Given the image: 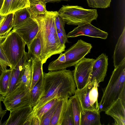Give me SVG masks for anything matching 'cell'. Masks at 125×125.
<instances>
[{
	"instance_id": "obj_16",
	"label": "cell",
	"mask_w": 125,
	"mask_h": 125,
	"mask_svg": "<svg viewBox=\"0 0 125 125\" xmlns=\"http://www.w3.org/2000/svg\"><path fill=\"white\" fill-rule=\"evenodd\" d=\"M29 6V0H4L0 14L6 16Z\"/></svg>"
},
{
	"instance_id": "obj_37",
	"label": "cell",
	"mask_w": 125,
	"mask_h": 125,
	"mask_svg": "<svg viewBox=\"0 0 125 125\" xmlns=\"http://www.w3.org/2000/svg\"><path fill=\"white\" fill-rule=\"evenodd\" d=\"M41 121L38 117L34 115L33 119L31 125H40Z\"/></svg>"
},
{
	"instance_id": "obj_31",
	"label": "cell",
	"mask_w": 125,
	"mask_h": 125,
	"mask_svg": "<svg viewBox=\"0 0 125 125\" xmlns=\"http://www.w3.org/2000/svg\"><path fill=\"white\" fill-rule=\"evenodd\" d=\"M6 35H0V65L3 71L6 70L7 69L8 67H9L10 69L11 67L4 53L1 46V43L5 38Z\"/></svg>"
},
{
	"instance_id": "obj_19",
	"label": "cell",
	"mask_w": 125,
	"mask_h": 125,
	"mask_svg": "<svg viewBox=\"0 0 125 125\" xmlns=\"http://www.w3.org/2000/svg\"><path fill=\"white\" fill-rule=\"evenodd\" d=\"M44 89V72L39 79L30 90V105L32 107L38 103L42 96Z\"/></svg>"
},
{
	"instance_id": "obj_29",
	"label": "cell",
	"mask_w": 125,
	"mask_h": 125,
	"mask_svg": "<svg viewBox=\"0 0 125 125\" xmlns=\"http://www.w3.org/2000/svg\"><path fill=\"white\" fill-rule=\"evenodd\" d=\"M62 125H74L73 114L71 103L69 99Z\"/></svg>"
},
{
	"instance_id": "obj_9",
	"label": "cell",
	"mask_w": 125,
	"mask_h": 125,
	"mask_svg": "<svg viewBox=\"0 0 125 125\" xmlns=\"http://www.w3.org/2000/svg\"><path fill=\"white\" fill-rule=\"evenodd\" d=\"M94 60L84 57L74 66L73 75L77 89L82 88L88 83Z\"/></svg>"
},
{
	"instance_id": "obj_43",
	"label": "cell",
	"mask_w": 125,
	"mask_h": 125,
	"mask_svg": "<svg viewBox=\"0 0 125 125\" xmlns=\"http://www.w3.org/2000/svg\"><path fill=\"white\" fill-rule=\"evenodd\" d=\"M2 69L1 68L0 65V76L1 75L2 72Z\"/></svg>"
},
{
	"instance_id": "obj_27",
	"label": "cell",
	"mask_w": 125,
	"mask_h": 125,
	"mask_svg": "<svg viewBox=\"0 0 125 125\" xmlns=\"http://www.w3.org/2000/svg\"><path fill=\"white\" fill-rule=\"evenodd\" d=\"M31 17L27 7L19 10L13 13V28Z\"/></svg>"
},
{
	"instance_id": "obj_8",
	"label": "cell",
	"mask_w": 125,
	"mask_h": 125,
	"mask_svg": "<svg viewBox=\"0 0 125 125\" xmlns=\"http://www.w3.org/2000/svg\"><path fill=\"white\" fill-rule=\"evenodd\" d=\"M92 46L90 43L82 40H78L76 43L66 50L65 62L59 67L58 70L74 66L90 52Z\"/></svg>"
},
{
	"instance_id": "obj_38",
	"label": "cell",
	"mask_w": 125,
	"mask_h": 125,
	"mask_svg": "<svg viewBox=\"0 0 125 125\" xmlns=\"http://www.w3.org/2000/svg\"><path fill=\"white\" fill-rule=\"evenodd\" d=\"M8 110L7 109L3 110L2 108L1 102H0V118L2 119L3 118L6 114Z\"/></svg>"
},
{
	"instance_id": "obj_4",
	"label": "cell",
	"mask_w": 125,
	"mask_h": 125,
	"mask_svg": "<svg viewBox=\"0 0 125 125\" xmlns=\"http://www.w3.org/2000/svg\"><path fill=\"white\" fill-rule=\"evenodd\" d=\"M58 12L65 23L68 25L91 23L98 16L96 9H85L78 6L62 5Z\"/></svg>"
},
{
	"instance_id": "obj_24",
	"label": "cell",
	"mask_w": 125,
	"mask_h": 125,
	"mask_svg": "<svg viewBox=\"0 0 125 125\" xmlns=\"http://www.w3.org/2000/svg\"><path fill=\"white\" fill-rule=\"evenodd\" d=\"M33 58L32 80L30 90L38 81L43 72L41 60L37 57Z\"/></svg>"
},
{
	"instance_id": "obj_12",
	"label": "cell",
	"mask_w": 125,
	"mask_h": 125,
	"mask_svg": "<svg viewBox=\"0 0 125 125\" xmlns=\"http://www.w3.org/2000/svg\"><path fill=\"white\" fill-rule=\"evenodd\" d=\"M108 35L107 32L96 28L91 23H87L78 26L69 32L67 35L68 38L84 35L105 39Z\"/></svg>"
},
{
	"instance_id": "obj_35",
	"label": "cell",
	"mask_w": 125,
	"mask_h": 125,
	"mask_svg": "<svg viewBox=\"0 0 125 125\" xmlns=\"http://www.w3.org/2000/svg\"><path fill=\"white\" fill-rule=\"evenodd\" d=\"M56 30L58 37L61 43L65 44L66 43H69L67 35L64 34L59 30Z\"/></svg>"
},
{
	"instance_id": "obj_13",
	"label": "cell",
	"mask_w": 125,
	"mask_h": 125,
	"mask_svg": "<svg viewBox=\"0 0 125 125\" xmlns=\"http://www.w3.org/2000/svg\"><path fill=\"white\" fill-rule=\"evenodd\" d=\"M32 110V107L29 105L10 111L8 118L2 123V125H23Z\"/></svg>"
},
{
	"instance_id": "obj_26",
	"label": "cell",
	"mask_w": 125,
	"mask_h": 125,
	"mask_svg": "<svg viewBox=\"0 0 125 125\" xmlns=\"http://www.w3.org/2000/svg\"><path fill=\"white\" fill-rule=\"evenodd\" d=\"M41 49L40 41L38 37L36 35L31 43L28 50L27 52L28 59L31 57H37L41 60Z\"/></svg>"
},
{
	"instance_id": "obj_1",
	"label": "cell",
	"mask_w": 125,
	"mask_h": 125,
	"mask_svg": "<svg viewBox=\"0 0 125 125\" xmlns=\"http://www.w3.org/2000/svg\"><path fill=\"white\" fill-rule=\"evenodd\" d=\"M43 94L37 104L32 107L34 113L47 103L54 98H69L75 94L76 86L73 71L66 69L44 72Z\"/></svg>"
},
{
	"instance_id": "obj_14",
	"label": "cell",
	"mask_w": 125,
	"mask_h": 125,
	"mask_svg": "<svg viewBox=\"0 0 125 125\" xmlns=\"http://www.w3.org/2000/svg\"><path fill=\"white\" fill-rule=\"evenodd\" d=\"M114 119L113 125H125V102L118 99L105 112Z\"/></svg>"
},
{
	"instance_id": "obj_11",
	"label": "cell",
	"mask_w": 125,
	"mask_h": 125,
	"mask_svg": "<svg viewBox=\"0 0 125 125\" xmlns=\"http://www.w3.org/2000/svg\"><path fill=\"white\" fill-rule=\"evenodd\" d=\"M108 60V56L104 53L94 60L88 78V83L96 80L99 84L104 81L107 71Z\"/></svg>"
},
{
	"instance_id": "obj_22",
	"label": "cell",
	"mask_w": 125,
	"mask_h": 125,
	"mask_svg": "<svg viewBox=\"0 0 125 125\" xmlns=\"http://www.w3.org/2000/svg\"><path fill=\"white\" fill-rule=\"evenodd\" d=\"M69 98L73 114L74 125H80L81 114L83 110L77 96L75 94Z\"/></svg>"
},
{
	"instance_id": "obj_28",
	"label": "cell",
	"mask_w": 125,
	"mask_h": 125,
	"mask_svg": "<svg viewBox=\"0 0 125 125\" xmlns=\"http://www.w3.org/2000/svg\"><path fill=\"white\" fill-rule=\"evenodd\" d=\"M13 27V13H11L6 16L0 25V35H7L11 31Z\"/></svg>"
},
{
	"instance_id": "obj_2",
	"label": "cell",
	"mask_w": 125,
	"mask_h": 125,
	"mask_svg": "<svg viewBox=\"0 0 125 125\" xmlns=\"http://www.w3.org/2000/svg\"><path fill=\"white\" fill-rule=\"evenodd\" d=\"M57 12L47 11L45 14L33 18L39 27L37 35L40 41V58L43 64L52 56L65 51V45L60 42L55 25V18Z\"/></svg>"
},
{
	"instance_id": "obj_25",
	"label": "cell",
	"mask_w": 125,
	"mask_h": 125,
	"mask_svg": "<svg viewBox=\"0 0 125 125\" xmlns=\"http://www.w3.org/2000/svg\"><path fill=\"white\" fill-rule=\"evenodd\" d=\"M12 69L2 71L0 76V93L4 97L7 95Z\"/></svg>"
},
{
	"instance_id": "obj_15",
	"label": "cell",
	"mask_w": 125,
	"mask_h": 125,
	"mask_svg": "<svg viewBox=\"0 0 125 125\" xmlns=\"http://www.w3.org/2000/svg\"><path fill=\"white\" fill-rule=\"evenodd\" d=\"M28 59V52H25L21 59L16 67L12 69L7 94L12 91L19 83L24 66Z\"/></svg>"
},
{
	"instance_id": "obj_33",
	"label": "cell",
	"mask_w": 125,
	"mask_h": 125,
	"mask_svg": "<svg viewBox=\"0 0 125 125\" xmlns=\"http://www.w3.org/2000/svg\"><path fill=\"white\" fill-rule=\"evenodd\" d=\"M58 100L52 108L42 116L41 120L40 125H50L56 108Z\"/></svg>"
},
{
	"instance_id": "obj_36",
	"label": "cell",
	"mask_w": 125,
	"mask_h": 125,
	"mask_svg": "<svg viewBox=\"0 0 125 125\" xmlns=\"http://www.w3.org/2000/svg\"><path fill=\"white\" fill-rule=\"evenodd\" d=\"M34 115V113L32 111L28 115L23 125H31Z\"/></svg>"
},
{
	"instance_id": "obj_21",
	"label": "cell",
	"mask_w": 125,
	"mask_h": 125,
	"mask_svg": "<svg viewBox=\"0 0 125 125\" xmlns=\"http://www.w3.org/2000/svg\"><path fill=\"white\" fill-rule=\"evenodd\" d=\"M29 7H27L28 11L32 18L45 14L47 11L46 3L41 0H29Z\"/></svg>"
},
{
	"instance_id": "obj_41",
	"label": "cell",
	"mask_w": 125,
	"mask_h": 125,
	"mask_svg": "<svg viewBox=\"0 0 125 125\" xmlns=\"http://www.w3.org/2000/svg\"><path fill=\"white\" fill-rule=\"evenodd\" d=\"M4 0H0V10L2 7Z\"/></svg>"
},
{
	"instance_id": "obj_42",
	"label": "cell",
	"mask_w": 125,
	"mask_h": 125,
	"mask_svg": "<svg viewBox=\"0 0 125 125\" xmlns=\"http://www.w3.org/2000/svg\"><path fill=\"white\" fill-rule=\"evenodd\" d=\"M4 97H3L0 94V102L2 101Z\"/></svg>"
},
{
	"instance_id": "obj_3",
	"label": "cell",
	"mask_w": 125,
	"mask_h": 125,
	"mask_svg": "<svg viewBox=\"0 0 125 125\" xmlns=\"http://www.w3.org/2000/svg\"><path fill=\"white\" fill-rule=\"evenodd\" d=\"M98 103L100 112H105L118 99L125 102V59L115 67Z\"/></svg>"
},
{
	"instance_id": "obj_5",
	"label": "cell",
	"mask_w": 125,
	"mask_h": 125,
	"mask_svg": "<svg viewBox=\"0 0 125 125\" xmlns=\"http://www.w3.org/2000/svg\"><path fill=\"white\" fill-rule=\"evenodd\" d=\"M26 44L20 36L13 29L6 35L1 46L10 65V69L14 68L22 58L25 52Z\"/></svg>"
},
{
	"instance_id": "obj_23",
	"label": "cell",
	"mask_w": 125,
	"mask_h": 125,
	"mask_svg": "<svg viewBox=\"0 0 125 125\" xmlns=\"http://www.w3.org/2000/svg\"><path fill=\"white\" fill-rule=\"evenodd\" d=\"M33 58L31 57L27 61L24 66L20 82L30 88L32 77V68Z\"/></svg>"
},
{
	"instance_id": "obj_44",
	"label": "cell",
	"mask_w": 125,
	"mask_h": 125,
	"mask_svg": "<svg viewBox=\"0 0 125 125\" xmlns=\"http://www.w3.org/2000/svg\"><path fill=\"white\" fill-rule=\"evenodd\" d=\"M2 120L0 118V125H2V123L1 122Z\"/></svg>"
},
{
	"instance_id": "obj_34",
	"label": "cell",
	"mask_w": 125,
	"mask_h": 125,
	"mask_svg": "<svg viewBox=\"0 0 125 125\" xmlns=\"http://www.w3.org/2000/svg\"><path fill=\"white\" fill-rule=\"evenodd\" d=\"M55 22L56 29L64 34L66 35L64 29L65 23L58 14V11L55 18Z\"/></svg>"
},
{
	"instance_id": "obj_7",
	"label": "cell",
	"mask_w": 125,
	"mask_h": 125,
	"mask_svg": "<svg viewBox=\"0 0 125 125\" xmlns=\"http://www.w3.org/2000/svg\"><path fill=\"white\" fill-rule=\"evenodd\" d=\"M98 86L96 81L94 80L88 83L82 89H76L74 94L78 98L83 110L100 111Z\"/></svg>"
},
{
	"instance_id": "obj_32",
	"label": "cell",
	"mask_w": 125,
	"mask_h": 125,
	"mask_svg": "<svg viewBox=\"0 0 125 125\" xmlns=\"http://www.w3.org/2000/svg\"><path fill=\"white\" fill-rule=\"evenodd\" d=\"M112 0H87L89 6L94 8H106L110 6Z\"/></svg>"
},
{
	"instance_id": "obj_20",
	"label": "cell",
	"mask_w": 125,
	"mask_h": 125,
	"mask_svg": "<svg viewBox=\"0 0 125 125\" xmlns=\"http://www.w3.org/2000/svg\"><path fill=\"white\" fill-rule=\"evenodd\" d=\"M69 98H66L59 100L50 125H62Z\"/></svg>"
},
{
	"instance_id": "obj_39",
	"label": "cell",
	"mask_w": 125,
	"mask_h": 125,
	"mask_svg": "<svg viewBox=\"0 0 125 125\" xmlns=\"http://www.w3.org/2000/svg\"><path fill=\"white\" fill-rule=\"evenodd\" d=\"M44 2L46 3L49 2H53L59 1L62 0L68 1L69 0H41Z\"/></svg>"
},
{
	"instance_id": "obj_17",
	"label": "cell",
	"mask_w": 125,
	"mask_h": 125,
	"mask_svg": "<svg viewBox=\"0 0 125 125\" xmlns=\"http://www.w3.org/2000/svg\"><path fill=\"white\" fill-rule=\"evenodd\" d=\"M114 65L115 67L125 59V27L119 37L113 55Z\"/></svg>"
},
{
	"instance_id": "obj_10",
	"label": "cell",
	"mask_w": 125,
	"mask_h": 125,
	"mask_svg": "<svg viewBox=\"0 0 125 125\" xmlns=\"http://www.w3.org/2000/svg\"><path fill=\"white\" fill-rule=\"evenodd\" d=\"M12 29L20 36L25 42L28 50L31 43L38 33L39 27L35 20L31 17L13 28Z\"/></svg>"
},
{
	"instance_id": "obj_40",
	"label": "cell",
	"mask_w": 125,
	"mask_h": 125,
	"mask_svg": "<svg viewBox=\"0 0 125 125\" xmlns=\"http://www.w3.org/2000/svg\"><path fill=\"white\" fill-rule=\"evenodd\" d=\"M6 16L2 15L0 14V25L3 21Z\"/></svg>"
},
{
	"instance_id": "obj_6",
	"label": "cell",
	"mask_w": 125,
	"mask_h": 125,
	"mask_svg": "<svg viewBox=\"0 0 125 125\" xmlns=\"http://www.w3.org/2000/svg\"><path fill=\"white\" fill-rule=\"evenodd\" d=\"M30 89L19 82L14 89L4 97L2 102L10 111L30 105Z\"/></svg>"
},
{
	"instance_id": "obj_18",
	"label": "cell",
	"mask_w": 125,
	"mask_h": 125,
	"mask_svg": "<svg viewBox=\"0 0 125 125\" xmlns=\"http://www.w3.org/2000/svg\"><path fill=\"white\" fill-rule=\"evenodd\" d=\"M100 111L83 110L80 125H101Z\"/></svg>"
},
{
	"instance_id": "obj_30",
	"label": "cell",
	"mask_w": 125,
	"mask_h": 125,
	"mask_svg": "<svg viewBox=\"0 0 125 125\" xmlns=\"http://www.w3.org/2000/svg\"><path fill=\"white\" fill-rule=\"evenodd\" d=\"M59 100L54 98L47 103L35 113V115L37 116L41 121L43 115L49 111L55 103Z\"/></svg>"
}]
</instances>
